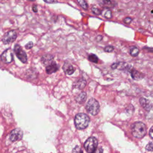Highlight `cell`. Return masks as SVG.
<instances>
[{
  "mask_svg": "<svg viewBox=\"0 0 153 153\" xmlns=\"http://www.w3.org/2000/svg\"><path fill=\"white\" fill-rule=\"evenodd\" d=\"M102 38H103V36H102V35H98V36L96 37V40H97V41L99 42V41H102Z\"/></svg>",
  "mask_w": 153,
  "mask_h": 153,
  "instance_id": "obj_29",
  "label": "cell"
},
{
  "mask_svg": "<svg viewBox=\"0 0 153 153\" xmlns=\"http://www.w3.org/2000/svg\"><path fill=\"white\" fill-rule=\"evenodd\" d=\"M146 149L148 151H152V143L150 142L148 143L146 146Z\"/></svg>",
  "mask_w": 153,
  "mask_h": 153,
  "instance_id": "obj_26",
  "label": "cell"
},
{
  "mask_svg": "<svg viewBox=\"0 0 153 153\" xmlns=\"http://www.w3.org/2000/svg\"><path fill=\"white\" fill-rule=\"evenodd\" d=\"M131 21H132V19L130 17H127L124 19V22L126 24H128V25L130 24L131 22Z\"/></svg>",
  "mask_w": 153,
  "mask_h": 153,
  "instance_id": "obj_25",
  "label": "cell"
},
{
  "mask_svg": "<svg viewBox=\"0 0 153 153\" xmlns=\"http://www.w3.org/2000/svg\"><path fill=\"white\" fill-rule=\"evenodd\" d=\"M139 53V50L136 47H133L130 49V53L131 56L133 57L137 56L138 55Z\"/></svg>",
  "mask_w": 153,
  "mask_h": 153,
  "instance_id": "obj_17",
  "label": "cell"
},
{
  "mask_svg": "<svg viewBox=\"0 0 153 153\" xmlns=\"http://www.w3.org/2000/svg\"><path fill=\"white\" fill-rule=\"evenodd\" d=\"M103 14L104 17H106V19H111L112 17V16L111 11L110 10H108V9L105 10Z\"/></svg>",
  "mask_w": 153,
  "mask_h": 153,
  "instance_id": "obj_20",
  "label": "cell"
},
{
  "mask_svg": "<svg viewBox=\"0 0 153 153\" xmlns=\"http://www.w3.org/2000/svg\"><path fill=\"white\" fill-rule=\"evenodd\" d=\"M32 10H33V12H35V13H36V12H37V11H38V9H37V7H36V5H33V8H32Z\"/></svg>",
  "mask_w": 153,
  "mask_h": 153,
  "instance_id": "obj_30",
  "label": "cell"
},
{
  "mask_svg": "<svg viewBox=\"0 0 153 153\" xmlns=\"http://www.w3.org/2000/svg\"><path fill=\"white\" fill-rule=\"evenodd\" d=\"M33 43L32 41H30L27 44H26L25 48L26 49H30V48H32L33 47Z\"/></svg>",
  "mask_w": 153,
  "mask_h": 153,
  "instance_id": "obj_24",
  "label": "cell"
},
{
  "mask_svg": "<svg viewBox=\"0 0 153 153\" xmlns=\"http://www.w3.org/2000/svg\"><path fill=\"white\" fill-rule=\"evenodd\" d=\"M59 69V66L55 62H52L45 68V71L47 74H51L56 72Z\"/></svg>",
  "mask_w": 153,
  "mask_h": 153,
  "instance_id": "obj_10",
  "label": "cell"
},
{
  "mask_svg": "<svg viewBox=\"0 0 153 153\" xmlns=\"http://www.w3.org/2000/svg\"><path fill=\"white\" fill-rule=\"evenodd\" d=\"M53 58H54V57L51 54H45L41 57V63L44 65L47 66L50 63L52 62Z\"/></svg>",
  "mask_w": 153,
  "mask_h": 153,
  "instance_id": "obj_14",
  "label": "cell"
},
{
  "mask_svg": "<svg viewBox=\"0 0 153 153\" xmlns=\"http://www.w3.org/2000/svg\"><path fill=\"white\" fill-rule=\"evenodd\" d=\"M1 60L5 63H10L13 61V53L10 48L5 50L1 54Z\"/></svg>",
  "mask_w": 153,
  "mask_h": 153,
  "instance_id": "obj_7",
  "label": "cell"
},
{
  "mask_svg": "<svg viewBox=\"0 0 153 153\" xmlns=\"http://www.w3.org/2000/svg\"><path fill=\"white\" fill-rule=\"evenodd\" d=\"M85 108L88 113L93 115H96L99 112L100 106L99 102L95 99L91 98L87 103Z\"/></svg>",
  "mask_w": 153,
  "mask_h": 153,
  "instance_id": "obj_3",
  "label": "cell"
},
{
  "mask_svg": "<svg viewBox=\"0 0 153 153\" xmlns=\"http://www.w3.org/2000/svg\"><path fill=\"white\" fill-rule=\"evenodd\" d=\"M14 50L17 57L22 62L26 63L27 62V57L26 53L24 50H23L22 47L19 44H16L14 46Z\"/></svg>",
  "mask_w": 153,
  "mask_h": 153,
  "instance_id": "obj_6",
  "label": "cell"
},
{
  "mask_svg": "<svg viewBox=\"0 0 153 153\" xmlns=\"http://www.w3.org/2000/svg\"><path fill=\"white\" fill-rule=\"evenodd\" d=\"M78 3L79 4V5L85 10H87L88 9V5L87 3V2L85 1V0H76Z\"/></svg>",
  "mask_w": 153,
  "mask_h": 153,
  "instance_id": "obj_19",
  "label": "cell"
},
{
  "mask_svg": "<svg viewBox=\"0 0 153 153\" xmlns=\"http://www.w3.org/2000/svg\"><path fill=\"white\" fill-rule=\"evenodd\" d=\"M130 74H131V76L132 78L135 80L141 79L144 76L143 74H142L141 72H139L138 71H137L134 69H133L130 71Z\"/></svg>",
  "mask_w": 153,
  "mask_h": 153,
  "instance_id": "obj_12",
  "label": "cell"
},
{
  "mask_svg": "<svg viewBox=\"0 0 153 153\" xmlns=\"http://www.w3.org/2000/svg\"><path fill=\"white\" fill-rule=\"evenodd\" d=\"M91 11L94 14H95L96 15H99L101 13V11L98 8L95 7H93L91 8Z\"/></svg>",
  "mask_w": 153,
  "mask_h": 153,
  "instance_id": "obj_21",
  "label": "cell"
},
{
  "mask_svg": "<svg viewBox=\"0 0 153 153\" xmlns=\"http://www.w3.org/2000/svg\"><path fill=\"white\" fill-rule=\"evenodd\" d=\"M63 69L64 72L68 75H72L75 72V69L74 66L68 62H65L64 63L63 66Z\"/></svg>",
  "mask_w": 153,
  "mask_h": 153,
  "instance_id": "obj_11",
  "label": "cell"
},
{
  "mask_svg": "<svg viewBox=\"0 0 153 153\" xmlns=\"http://www.w3.org/2000/svg\"><path fill=\"white\" fill-rule=\"evenodd\" d=\"M17 38V33L15 30H12L5 33L2 39V41L4 44H10L14 42Z\"/></svg>",
  "mask_w": 153,
  "mask_h": 153,
  "instance_id": "obj_5",
  "label": "cell"
},
{
  "mask_svg": "<svg viewBox=\"0 0 153 153\" xmlns=\"http://www.w3.org/2000/svg\"><path fill=\"white\" fill-rule=\"evenodd\" d=\"M140 103L141 105L142 106V107H143V108H145L147 111H149L152 108L151 103L149 102V100H148L145 98H143V97L140 98Z\"/></svg>",
  "mask_w": 153,
  "mask_h": 153,
  "instance_id": "obj_13",
  "label": "cell"
},
{
  "mask_svg": "<svg viewBox=\"0 0 153 153\" xmlns=\"http://www.w3.org/2000/svg\"><path fill=\"white\" fill-rule=\"evenodd\" d=\"M22 136L23 131L20 128H16L11 132L10 134V139L11 141L15 142L21 139L22 138Z\"/></svg>",
  "mask_w": 153,
  "mask_h": 153,
  "instance_id": "obj_8",
  "label": "cell"
},
{
  "mask_svg": "<svg viewBox=\"0 0 153 153\" xmlns=\"http://www.w3.org/2000/svg\"><path fill=\"white\" fill-rule=\"evenodd\" d=\"M45 2L48 4H53V3H56L57 2V0H44Z\"/></svg>",
  "mask_w": 153,
  "mask_h": 153,
  "instance_id": "obj_27",
  "label": "cell"
},
{
  "mask_svg": "<svg viewBox=\"0 0 153 153\" xmlns=\"http://www.w3.org/2000/svg\"><path fill=\"white\" fill-rule=\"evenodd\" d=\"M133 135L136 138L143 137L146 133V127L144 123L142 122H136L131 127Z\"/></svg>",
  "mask_w": 153,
  "mask_h": 153,
  "instance_id": "obj_2",
  "label": "cell"
},
{
  "mask_svg": "<svg viewBox=\"0 0 153 153\" xmlns=\"http://www.w3.org/2000/svg\"><path fill=\"white\" fill-rule=\"evenodd\" d=\"M29 1H35V0H29Z\"/></svg>",
  "mask_w": 153,
  "mask_h": 153,
  "instance_id": "obj_32",
  "label": "cell"
},
{
  "mask_svg": "<svg viewBox=\"0 0 153 153\" xmlns=\"http://www.w3.org/2000/svg\"><path fill=\"white\" fill-rule=\"evenodd\" d=\"M75 127L79 130L85 128L90 122V118L87 115L84 113H79L75 117Z\"/></svg>",
  "mask_w": 153,
  "mask_h": 153,
  "instance_id": "obj_1",
  "label": "cell"
},
{
  "mask_svg": "<svg viewBox=\"0 0 153 153\" xmlns=\"http://www.w3.org/2000/svg\"><path fill=\"white\" fill-rule=\"evenodd\" d=\"M72 153H82V151L78 146H75L72 151Z\"/></svg>",
  "mask_w": 153,
  "mask_h": 153,
  "instance_id": "obj_23",
  "label": "cell"
},
{
  "mask_svg": "<svg viewBox=\"0 0 153 153\" xmlns=\"http://www.w3.org/2000/svg\"><path fill=\"white\" fill-rule=\"evenodd\" d=\"M98 145L97 140L94 137H90L84 143V148L88 153H93L97 149Z\"/></svg>",
  "mask_w": 153,
  "mask_h": 153,
  "instance_id": "obj_4",
  "label": "cell"
},
{
  "mask_svg": "<svg viewBox=\"0 0 153 153\" xmlns=\"http://www.w3.org/2000/svg\"><path fill=\"white\" fill-rule=\"evenodd\" d=\"M130 66L126 63V62H118L116 63H114L111 65V68L113 69H118L119 70H126L129 69Z\"/></svg>",
  "mask_w": 153,
  "mask_h": 153,
  "instance_id": "obj_9",
  "label": "cell"
},
{
  "mask_svg": "<svg viewBox=\"0 0 153 153\" xmlns=\"http://www.w3.org/2000/svg\"><path fill=\"white\" fill-rule=\"evenodd\" d=\"M86 80L84 78H80L79 79H78L76 84H75V87L76 88H78V89H82L85 87V86L86 85Z\"/></svg>",
  "mask_w": 153,
  "mask_h": 153,
  "instance_id": "obj_16",
  "label": "cell"
},
{
  "mask_svg": "<svg viewBox=\"0 0 153 153\" xmlns=\"http://www.w3.org/2000/svg\"><path fill=\"white\" fill-rule=\"evenodd\" d=\"M152 127H151V129L149 130V134H150V136H151V138L152 137Z\"/></svg>",
  "mask_w": 153,
  "mask_h": 153,
  "instance_id": "obj_31",
  "label": "cell"
},
{
  "mask_svg": "<svg viewBox=\"0 0 153 153\" xmlns=\"http://www.w3.org/2000/svg\"><path fill=\"white\" fill-rule=\"evenodd\" d=\"M88 59L90 62H93V63H97L98 60H99L98 57L96 54H93V53L89 54V56L88 57Z\"/></svg>",
  "mask_w": 153,
  "mask_h": 153,
  "instance_id": "obj_18",
  "label": "cell"
},
{
  "mask_svg": "<svg viewBox=\"0 0 153 153\" xmlns=\"http://www.w3.org/2000/svg\"><path fill=\"white\" fill-rule=\"evenodd\" d=\"M93 153H103V149L101 148H97Z\"/></svg>",
  "mask_w": 153,
  "mask_h": 153,
  "instance_id": "obj_28",
  "label": "cell"
},
{
  "mask_svg": "<svg viewBox=\"0 0 153 153\" xmlns=\"http://www.w3.org/2000/svg\"><path fill=\"white\" fill-rule=\"evenodd\" d=\"M114 49V48L113 46H112V45H108V46L105 47L104 50H105V51H106L107 53H110V52L113 51Z\"/></svg>",
  "mask_w": 153,
  "mask_h": 153,
  "instance_id": "obj_22",
  "label": "cell"
},
{
  "mask_svg": "<svg viewBox=\"0 0 153 153\" xmlns=\"http://www.w3.org/2000/svg\"><path fill=\"white\" fill-rule=\"evenodd\" d=\"M87 97V94L85 92H81L75 98L76 101L79 103H83Z\"/></svg>",
  "mask_w": 153,
  "mask_h": 153,
  "instance_id": "obj_15",
  "label": "cell"
}]
</instances>
